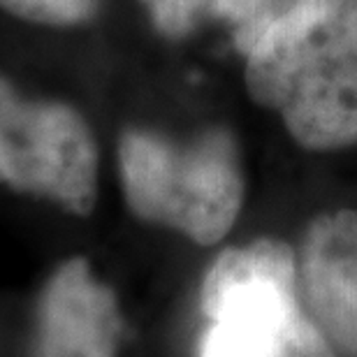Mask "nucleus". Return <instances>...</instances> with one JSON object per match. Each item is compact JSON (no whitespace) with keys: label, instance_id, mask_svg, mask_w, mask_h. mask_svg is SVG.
<instances>
[{"label":"nucleus","instance_id":"1","mask_svg":"<svg viewBox=\"0 0 357 357\" xmlns=\"http://www.w3.org/2000/svg\"><path fill=\"white\" fill-rule=\"evenodd\" d=\"M251 98L297 144H357V0H302L246 56Z\"/></svg>","mask_w":357,"mask_h":357},{"label":"nucleus","instance_id":"2","mask_svg":"<svg viewBox=\"0 0 357 357\" xmlns=\"http://www.w3.org/2000/svg\"><path fill=\"white\" fill-rule=\"evenodd\" d=\"M121 181L135 216L185 234L199 246L232 230L244 202L237 142L213 128L188 144L128 130L119 146Z\"/></svg>","mask_w":357,"mask_h":357},{"label":"nucleus","instance_id":"3","mask_svg":"<svg viewBox=\"0 0 357 357\" xmlns=\"http://www.w3.org/2000/svg\"><path fill=\"white\" fill-rule=\"evenodd\" d=\"M199 302L211 323L199 357H276L285 325L302 309L295 251L271 237L225 248L206 271Z\"/></svg>","mask_w":357,"mask_h":357},{"label":"nucleus","instance_id":"4","mask_svg":"<svg viewBox=\"0 0 357 357\" xmlns=\"http://www.w3.org/2000/svg\"><path fill=\"white\" fill-rule=\"evenodd\" d=\"M0 183L33 192L77 216L98 195V146L75 109L28 102L0 75Z\"/></svg>","mask_w":357,"mask_h":357},{"label":"nucleus","instance_id":"5","mask_svg":"<svg viewBox=\"0 0 357 357\" xmlns=\"http://www.w3.org/2000/svg\"><path fill=\"white\" fill-rule=\"evenodd\" d=\"M297 297L337 353L357 357V211L313 218L297 255Z\"/></svg>","mask_w":357,"mask_h":357},{"label":"nucleus","instance_id":"6","mask_svg":"<svg viewBox=\"0 0 357 357\" xmlns=\"http://www.w3.org/2000/svg\"><path fill=\"white\" fill-rule=\"evenodd\" d=\"M121 313L116 295L84 258L49 276L35 316L33 357H116Z\"/></svg>","mask_w":357,"mask_h":357},{"label":"nucleus","instance_id":"7","mask_svg":"<svg viewBox=\"0 0 357 357\" xmlns=\"http://www.w3.org/2000/svg\"><path fill=\"white\" fill-rule=\"evenodd\" d=\"M302 0H213L211 7L220 19L232 26L234 47L244 56L283 21Z\"/></svg>","mask_w":357,"mask_h":357},{"label":"nucleus","instance_id":"8","mask_svg":"<svg viewBox=\"0 0 357 357\" xmlns=\"http://www.w3.org/2000/svg\"><path fill=\"white\" fill-rule=\"evenodd\" d=\"M98 0H0L14 17L45 26H75L96 12Z\"/></svg>","mask_w":357,"mask_h":357},{"label":"nucleus","instance_id":"9","mask_svg":"<svg viewBox=\"0 0 357 357\" xmlns=\"http://www.w3.org/2000/svg\"><path fill=\"white\" fill-rule=\"evenodd\" d=\"M276 357H339V353L330 339L311 323V318L299 309L285 325Z\"/></svg>","mask_w":357,"mask_h":357},{"label":"nucleus","instance_id":"10","mask_svg":"<svg viewBox=\"0 0 357 357\" xmlns=\"http://www.w3.org/2000/svg\"><path fill=\"white\" fill-rule=\"evenodd\" d=\"M151 14L155 28L169 38H181L195 26L204 7L213 0H142Z\"/></svg>","mask_w":357,"mask_h":357}]
</instances>
